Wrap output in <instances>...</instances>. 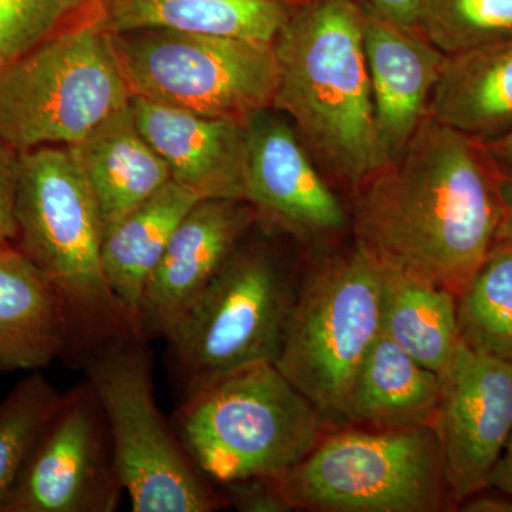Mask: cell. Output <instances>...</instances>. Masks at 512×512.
Returning <instances> with one entry per match:
<instances>
[{
  "label": "cell",
  "mask_w": 512,
  "mask_h": 512,
  "mask_svg": "<svg viewBox=\"0 0 512 512\" xmlns=\"http://www.w3.org/2000/svg\"><path fill=\"white\" fill-rule=\"evenodd\" d=\"M363 47L377 131L392 161L429 116L431 96L447 55L420 30L367 9H363Z\"/></svg>",
  "instance_id": "obj_16"
},
{
  "label": "cell",
  "mask_w": 512,
  "mask_h": 512,
  "mask_svg": "<svg viewBox=\"0 0 512 512\" xmlns=\"http://www.w3.org/2000/svg\"><path fill=\"white\" fill-rule=\"evenodd\" d=\"M434 429L451 505L490 485L512 431V360L458 343L441 373Z\"/></svg>",
  "instance_id": "obj_12"
},
{
  "label": "cell",
  "mask_w": 512,
  "mask_h": 512,
  "mask_svg": "<svg viewBox=\"0 0 512 512\" xmlns=\"http://www.w3.org/2000/svg\"><path fill=\"white\" fill-rule=\"evenodd\" d=\"M147 339L114 340L84 353L86 382L109 427L114 463L134 512H212L229 507L195 467L158 409Z\"/></svg>",
  "instance_id": "obj_7"
},
{
  "label": "cell",
  "mask_w": 512,
  "mask_h": 512,
  "mask_svg": "<svg viewBox=\"0 0 512 512\" xmlns=\"http://www.w3.org/2000/svg\"><path fill=\"white\" fill-rule=\"evenodd\" d=\"M228 504L241 512H289L281 478L254 477L221 485Z\"/></svg>",
  "instance_id": "obj_28"
},
{
  "label": "cell",
  "mask_w": 512,
  "mask_h": 512,
  "mask_svg": "<svg viewBox=\"0 0 512 512\" xmlns=\"http://www.w3.org/2000/svg\"><path fill=\"white\" fill-rule=\"evenodd\" d=\"M429 116L481 143L510 131L512 37L447 56Z\"/></svg>",
  "instance_id": "obj_20"
},
{
  "label": "cell",
  "mask_w": 512,
  "mask_h": 512,
  "mask_svg": "<svg viewBox=\"0 0 512 512\" xmlns=\"http://www.w3.org/2000/svg\"><path fill=\"white\" fill-rule=\"evenodd\" d=\"M72 348V320L55 285L15 245L0 249V373L40 372Z\"/></svg>",
  "instance_id": "obj_17"
},
{
  "label": "cell",
  "mask_w": 512,
  "mask_h": 512,
  "mask_svg": "<svg viewBox=\"0 0 512 512\" xmlns=\"http://www.w3.org/2000/svg\"><path fill=\"white\" fill-rule=\"evenodd\" d=\"M274 109L333 180L356 191L390 163L377 131L356 0H299L274 40Z\"/></svg>",
  "instance_id": "obj_2"
},
{
  "label": "cell",
  "mask_w": 512,
  "mask_h": 512,
  "mask_svg": "<svg viewBox=\"0 0 512 512\" xmlns=\"http://www.w3.org/2000/svg\"><path fill=\"white\" fill-rule=\"evenodd\" d=\"M16 222L15 247L66 303L73 328L70 355L80 359L114 340L138 338L107 285L99 208L69 147L19 153Z\"/></svg>",
  "instance_id": "obj_3"
},
{
  "label": "cell",
  "mask_w": 512,
  "mask_h": 512,
  "mask_svg": "<svg viewBox=\"0 0 512 512\" xmlns=\"http://www.w3.org/2000/svg\"><path fill=\"white\" fill-rule=\"evenodd\" d=\"M62 394L42 372H30L0 400V510Z\"/></svg>",
  "instance_id": "obj_25"
},
{
  "label": "cell",
  "mask_w": 512,
  "mask_h": 512,
  "mask_svg": "<svg viewBox=\"0 0 512 512\" xmlns=\"http://www.w3.org/2000/svg\"><path fill=\"white\" fill-rule=\"evenodd\" d=\"M123 494L106 417L83 382L62 394L0 512H113Z\"/></svg>",
  "instance_id": "obj_11"
},
{
  "label": "cell",
  "mask_w": 512,
  "mask_h": 512,
  "mask_svg": "<svg viewBox=\"0 0 512 512\" xmlns=\"http://www.w3.org/2000/svg\"><path fill=\"white\" fill-rule=\"evenodd\" d=\"M96 0H0V64L83 18Z\"/></svg>",
  "instance_id": "obj_27"
},
{
  "label": "cell",
  "mask_w": 512,
  "mask_h": 512,
  "mask_svg": "<svg viewBox=\"0 0 512 512\" xmlns=\"http://www.w3.org/2000/svg\"><path fill=\"white\" fill-rule=\"evenodd\" d=\"M500 194L503 201V225H501L500 237L512 241V174H501Z\"/></svg>",
  "instance_id": "obj_34"
},
{
  "label": "cell",
  "mask_w": 512,
  "mask_h": 512,
  "mask_svg": "<svg viewBox=\"0 0 512 512\" xmlns=\"http://www.w3.org/2000/svg\"><path fill=\"white\" fill-rule=\"evenodd\" d=\"M198 201L197 195L170 181L104 234V276L114 301L138 338H143L140 312L148 281L174 229Z\"/></svg>",
  "instance_id": "obj_19"
},
{
  "label": "cell",
  "mask_w": 512,
  "mask_h": 512,
  "mask_svg": "<svg viewBox=\"0 0 512 512\" xmlns=\"http://www.w3.org/2000/svg\"><path fill=\"white\" fill-rule=\"evenodd\" d=\"M296 286L271 245L245 239L165 336L187 394L245 367L275 363Z\"/></svg>",
  "instance_id": "obj_9"
},
{
  "label": "cell",
  "mask_w": 512,
  "mask_h": 512,
  "mask_svg": "<svg viewBox=\"0 0 512 512\" xmlns=\"http://www.w3.org/2000/svg\"><path fill=\"white\" fill-rule=\"evenodd\" d=\"M484 144L501 170L512 174V128L503 136Z\"/></svg>",
  "instance_id": "obj_33"
},
{
  "label": "cell",
  "mask_w": 512,
  "mask_h": 512,
  "mask_svg": "<svg viewBox=\"0 0 512 512\" xmlns=\"http://www.w3.org/2000/svg\"><path fill=\"white\" fill-rule=\"evenodd\" d=\"M356 2L363 9L370 10L376 15L406 28L420 30L421 0H356Z\"/></svg>",
  "instance_id": "obj_30"
},
{
  "label": "cell",
  "mask_w": 512,
  "mask_h": 512,
  "mask_svg": "<svg viewBox=\"0 0 512 512\" xmlns=\"http://www.w3.org/2000/svg\"><path fill=\"white\" fill-rule=\"evenodd\" d=\"M501 174L484 143L427 116L402 153L353 191L355 247L458 298L500 237Z\"/></svg>",
  "instance_id": "obj_1"
},
{
  "label": "cell",
  "mask_w": 512,
  "mask_h": 512,
  "mask_svg": "<svg viewBox=\"0 0 512 512\" xmlns=\"http://www.w3.org/2000/svg\"><path fill=\"white\" fill-rule=\"evenodd\" d=\"M140 133L163 158L171 181L200 200L247 201V124L131 99Z\"/></svg>",
  "instance_id": "obj_15"
},
{
  "label": "cell",
  "mask_w": 512,
  "mask_h": 512,
  "mask_svg": "<svg viewBox=\"0 0 512 512\" xmlns=\"http://www.w3.org/2000/svg\"><path fill=\"white\" fill-rule=\"evenodd\" d=\"M69 148L93 192L104 234L171 181L167 164L138 130L131 103Z\"/></svg>",
  "instance_id": "obj_18"
},
{
  "label": "cell",
  "mask_w": 512,
  "mask_h": 512,
  "mask_svg": "<svg viewBox=\"0 0 512 512\" xmlns=\"http://www.w3.org/2000/svg\"><path fill=\"white\" fill-rule=\"evenodd\" d=\"M458 335L468 348L512 360V241L498 238L457 298Z\"/></svg>",
  "instance_id": "obj_24"
},
{
  "label": "cell",
  "mask_w": 512,
  "mask_h": 512,
  "mask_svg": "<svg viewBox=\"0 0 512 512\" xmlns=\"http://www.w3.org/2000/svg\"><path fill=\"white\" fill-rule=\"evenodd\" d=\"M258 215L247 201H198L174 229L141 302L144 339L165 338L181 313L247 239Z\"/></svg>",
  "instance_id": "obj_14"
},
{
  "label": "cell",
  "mask_w": 512,
  "mask_h": 512,
  "mask_svg": "<svg viewBox=\"0 0 512 512\" xmlns=\"http://www.w3.org/2000/svg\"><path fill=\"white\" fill-rule=\"evenodd\" d=\"M18 181L19 151L0 141V249L15 245L18 237Z\"/></svg>",
  "instance_id": "obj_29"
},
{
  "label": "cell",
  "mask_w": 512,
  "mask_h": 512,
  "mask_svg": "<svg viewBox=\"0 0 512 512\" xmlns=\"http://www.w3.org/2000/svg\"><path fill=\"white\" fill-rule=\"evenodd\" d=\"M111 35L133 97L244 124L274 107V43L163 29Z\"/></svg>",
  "instance_id": "obj_10"
},
{
  "label": "cell",
  "mask_w": 512,
  "mask_h": 512,
  "mask_svg": "<svg viewBox=\"0 0 512 512\" xmlns=\"http://www.w3.org/2000/svg\"><path fill=\"white\" fill-rule=\"evenodd\" d=\"M247 202L258 222L301 241L340 234L349 217L288 121L264 110L247 124Z\"/></svg>",
  "instance_id": "obj_13"
},
{
  "label": "cell",
  "mask_w": 512,
  "mask_h": 512,
  "mask_svg": "<svg viewBox=\"0 0 512 512\" xmlns=\"http://www.w3.org/2000/svg\"><path fill=\"white\" fill-rule=\"evenodd\" d=\"M490 485L512 495V431L507 444H505L503 454L491 473Z\"/></svg>",
  "instance_id": "obj_32"
},
{
  "label": "cell",
  "mask_w": 512,
  "mask_h": 512,
  "mask_svg": "<svg viewBox=\"0 0 512 512\" xmlns=\"http://www.w3.org/2000/svg\"><path fill=\"white\" fill-rule=\"evenodd\" d=\"M292 3L282 0H96L111 33L163 29L274 43Z\"/></svg>",
  "instance_id": "obj_21"
},
{
  "label": "cell",
  "mask_w": 512,
  "mask_h": 512,
  "mask_svg": "<svg viewBox=\"0 0 512 512\" xmlns=\"http://www.w3.org/2000/svg\"><path fill=\"white\" fill-rule=\"evenodd\" d=\"M441 399V376L404 352L380 330L357 373L345 426H433Z\"/></svg>",
  "instance_id": "obj_22"
},
{
  "label": "cell",
  "mask_w": 512,
  "mask_h": 512,
  "mask_svg": "<svg viewBox=\"0 0 512 512\" xmlns=\"http://www.w3.org/2000/svg\"><path fill=\"white\" fill-rule=\"evenodd\" d=\"M420 30L447 56L512 37V0H421Z\"/></svg>",
  "instance_id": "obj_26"
},
{
  "label": "cell",
  "mask_w": 512,
  "mask_h": 512,
  "mask_svg": "<svg viewBox=\"0 0 512 512\" xmlns=\"http://www.w3.org/2000/svg\"><path fill=\"white\" fill-rule=\"evenodd\" d=\"M382 284V268L356 247L298 279L275 366L329 426L345 427L357 373L382 330Z\"/></svg>",
  "instance_id": "obj_6"
},
{
  "label": "cell",
  "mask_w": 512,
  "mask_h": 512,
  "mask_svg": "<svg viewBox=\"0 0 512 512\" xmlns=\"http://www.w3.org/2000/svg\"><path fill=\"white\" fill-rule=\"evenodd\" d=\"M282 2L295 3V2H299V0H282Z\"/></svg>",
  "instance_id": "obj_35"
},
{
  "label": "cell",
  "mask_w": 512,
  "mask_h": 512,
  "mask_svg": "<svg viewBox=\"0 0 512 512\" xmlns=\"http://www.w3.org/2000/svg\"><path fill=\"white\" fill-rule=\"evenodd\" d=\"M171 426L195 467L224 485L285 477L329 424L275 363H261L187 394Z\"/></svg>",
  "instance_id": "obj_4"
},
{
  "label": "cell",
  "mask_w": 512,
  "mask_h": 512,
  "mask_svg": "<svg viewBox=\"0 0 512 512\" xmlns=\"http://www.w3.org/2000/svg\"><path fill=\"white\" fill-rule=\"evenodd\" d=\"M131 99L113 35L93 8L0 64V141L19 153L73 146Z\"/></svg>",
  "instance_id": "obj_5"
},
{
  "label": "cell",
  "mask_w": 512,
  "mask_h": 512,
  "mask_svg": "<svg viewBox=\"0 0 512 512\" xmlns=\"http://www.w3.org/2000/svg\"><path fill=\"white\" fill-rule=\"evenodd\" d=\"M463 512H512V495L498 490L493 485L471 494L457 505Z\"/></svg>",
  "instance_id": "obj_31"
},
{
  "label": "cell",
  "mask_w": 512,
  "mask_h": 512,
  "mask_svg": "<svg viewBox=\"0 0 512 512\" xmlns=\"http://www.w3.org/2000/svg\"><path fill=\"white\" fill-rule=\"evenodd\" d=\"M382 271V332L420 365L441 375L460 343L457 296L413 276Z\"/></svg>",
  "instance_id": "obj_23"
},
{
  "label": "cell",
  "mask_w": 512,
  "mask_h": 512,
  "mask_svg": "<svg viewBox=\"0 0 512 512\" xmlns=\"http://www.w3.org/2000/svg\"><path fill=\"white\" fill-rule=\"evenodd\" d=\"M325 434L281 478L293 511L439 512L453 507L433 426Z\"/></svg>",
  "instance_id": "obj_8"
}]
</instances>
